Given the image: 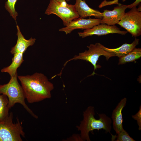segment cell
<instances>
[{"instance_id": "21", "label": "cell", "mask_w": 141, "mask_h": 141, "mask_svg": "<svg viewBox=\"0 0 141 141\" xmlns=\"http://www.w3.org/2000/svg\"><path fill=\"white\" fill-rule=\"evenodd\" d=\"M56 1L59 3L63 5H66L67 3L65 0H55Z\"/></svg>"}, {"instance_id": "2", "label": "cell", "mask_w": 141, "mask_h": 141, "mask_svg": "<svg viewBox=\"0 0 141 141\" xmlns=\"http://www.w3.org/2000/svg\"><path fill=\"white\" fill-rule=\"evenodd\" d=\"M94 107H88L83 112V119L77 127L80 132V136L82 141H90L89 134L91 131L96 130L102 129L106 133H110L112 121L110 118L104 113L98 114V119H96Z\"/></svg>"}, {"instance_id": "8", "label": "cell", "mask_w": 141, "mask_h": 141, "mask_svg": "<svg viewBox=\"0 0 141 141\" xmlns=\"http://www.w3.org/2000/svg\"><path fill=\"white\" fill-rule=\"evenodd\" d=\"M127 32L120 30V29L114 25H109L101 24L89 29L85 30L83 32H78L79 37L83 38L93 35L101 36L110 33H118L124 35Z\"/></svg>"}, {"instance_id": "20", "label": "cell", "mask_w": 141, "mask_h": 141, "mask_svg": "<svg viewBox=\"0 0 141 141\" xmlns=\"http://www.w3.org/2000/svg\"><path fill=\"white\" fill-rule=\"evenodd\" d=\"M132 118L137 121V124L139 126L138 130H141V105L139 107L138 111L135 115L132 116Z\"/></svg>"}, {"instance_id": "4", "label": "cell", "mask_w": 141, "mask_h": 141, "mask_svg": "<svg viewBox=\"0 0 141 141\" xmlns=\"http://www.w3.org/2000/svg\"><path fill=\"white\" fill-rule=\"evenodd\" d=\"M104 46L101 43H96L95 44H90L89 46H87V47L89 48L88 50H86L83 52L80 53L78 55L74 56L73 58L67 61L64 64V67L62 70L69 61L73 60H80L90 62L94 67V69L93 73L88 77L96 74L95 73V70H96L97 68H99L101 67L100 65L97 64V61L100 56L102 55L104 56L107 60L111 57L116 56L114 53L104 50L103 48Z\"/></svg>"}, {"instance_id": "13", "label": "cell", "mask_w": 141, "mask_h": 141, "mask_svg": "<svg viewBox=\"0 0 141 141\" xmlns=\"http://www.w3.org/2000/svg\"><path fill=\"white\" fill-rule=\"evenodd\" d=\"M74 5L80 17L84 18L93 16L97 18L102 19V13L89 7L85 0H76Z\"/></svg>"}, {"instance_id": "5", "label": "cell", "mask_w": 141, "mask_h": 141, "mask_svg": "<svg viewBox=\"0 0 141 141\" xmlns=\"http://www.w3.org/2000/svg\"><path fill=\"white\" fill-rule=\"evenodd\" d=\"M12 112L3 120L0 121V141H22L21 136L25 137L22 122L17 117V122H13Z\"/></svg>"}, {"instance_id": "1", "label": "cell", "mask_w": 141, "mask_h": 141, "mask_svg": "<svg viewBox=\"0 0 141 141\" xmlns=\"http://www.w3.org/2000/svg\"><path fill=\"white\" fill-rule=\"evenodd\" d=\"M17 78L28 103L39 102L51 97L54 85L44 74L36 72L31 75H17Z\"/></svg>"}, {"instance_id": "10", "label": "cell", "mask_w": 141, "mask_h": 141, "mask_svg": "<svg viewBox=\"0 0 141 141\" xmlns=\"http://www.w3.org/2000/svg\"><path fill=\"white\" fill-rule=\"evenodd\" d=\"M127 8V5L119 4L112 10H104L102 13V24L109 25L117 24L125 14Z\"/></svg>"}, {"instance_id": "14", "label": "cell", "mask_w": 141, "mask_h": 141, "mask_svg": "<svg viewBox=\"0 0 141 141\" xmlns=\"http://www.w3.org/2000/svg\"><path fill=\"white\" fill-rule=\"evenodd\" d=\"M23 54L19 53L13 54L12 62L9 66L4 67L1 70L2 73L9 74L11 77L14 76L17 74V70L24 61L23 58Z\"/></svg>"}, {"instance_id": "11", "label": "cell", "mask_w": 141, "mask_h": 141, "mask_svg": "<svg viewBox=\"0 0 141 141\" xmlns=\"http://www.w3.org/2000/svg\"><path fill=\"white\" fill-rule=\"evenodd\" d=\"M127 101L126 98L122 99L112 112L111 118L113 128L117 134L124 130L122 125V110L126 105Z\"/></svg>"}, {"instance_id": "15", "label": "cell", "mask_w": 141, "mask_h": 141, "mask_svg": "<svg viewBox=\"0 0 141 141\" xmlns=\"http://www.w3.org/2000/svg\"><path fill=\"white\" fill-rule=\"evenodd\" d=\"M139 39L136 38L131 44L125 43L120 47L114 49H110L103 47L104 50L108 52L114 53L119 57L124 56L132 51L138 44Z\"/></svg>"}, {"instance_id": "12", "label": "cell", "mask_w": 141, "mask_h": 141, "mask_svg": "<svg viewBox=\"0 0 141 141\" xmlns=\"http://www.w3.org/2000/svg\"><path fill=\"white\" fill-rule=\"evenodd\" d=\"M16 27L17 37V42L10 51L11 54L13 55L19 53L24 54L28 47L34 45L36 40L35 38L32 37L28 40L26 39L22 34L18 25H17Z\"/></svg>"}, {"instance_id": "6", "label": "cell", "mask_w": 141, "mask_h": 141, "mask_svg": "<svg viewBox=\"0 0 141 141\" xmlns=\"http://www.w3.org/2000/svg\"><path fill=\"white\" fill-rule=\"evenodd\" d=\"M45 13L56 15L62 20L65 26L73 20L80 17L74 5L67 4L63 5L55 0H50Z\"/></svg>"}, {"instance_id": "7", "label": "cell", "mask_w": 141, "mask_h": 141, "mask_svg": "<svg viewBox=\"0 0 141 141\" xmlns=\"http://www.w3.org/2000/svg\"><path fill=\"white\" fill-rule=\"evenodd\" d=\"M132 36L136 37L141 34V5L138 8L134 7L125 13L117 23Z\"/></svg>"}, {"instance_id": "16", "label": "cell", "mask_w": 141, "mask_h": 141, "mask_svg": "<svg viewBox=\"0 0 141 141\" xmlns=\"http://www.w3.org/2000/svg\"><path fill=\"white\" fill-rule=\"evenodd\" d=\"M141 56V49L135 48L128 54L119 57L118 64L133 62L140 58Z\"/></svg>"}, {"instance_id": "18", "label": "cell", "mask_w": 141, "mask_h": 141, "mask_svg": "<svg viewBox=\"0 0 141 141\" xmlns=\"http://www.w3.org/2000/svg\"><path fill=\"white\" fill-rule=\"evenodd\" d=\"M17 0H7L5 4V8L10 15L16 20L18 13L15 9V5Z\"/></svg>"}, {"instance_id": "17", "label": "cell", "mask_w": 141, "mask_h": 141, "mask_svg": "<svg viewBox=\"0 0 141 141\" xmlns=\"http://www.w3.org/2000/svg\"><path fill=\"white\" fill-rule=\"evenodd\" d=\"M8 103L7 96L4 94H0V121L3 120L9 115Z\"/></svg>"}, {"instance_id": "22", "label": "cell", "mask_w": 141, "mask_h": 141, "mask_svg": "<svg viewBox=\"0 0 141 141\" xmlns=\"http://www.w3.org/2000/svg\"><path fill=\"white\" fill-rule=\"evenodd\" d=\"M67 1H70V0H66Z\"/></svg>"}, {"instance_id": "9", "label": "cell", "mask_w": 141, "mask_h": 141, "mask_svg": "<svg viewBox=\"0 0 141 141\" xmlns=\"http://www.w3.org/2000/svg\"><path fill=\"white\" fill-rule=\"evenodd\" d=\"M102 24L100 18L85 19L79 17L71 21L66 26L59 29V31L65 32L66 34H69L74 30L87 29Z\"/></svg>"}, {"instance_id": "3", "label": "cell", "mask_w": 141, "mask_h": 141, "mask_svg": "<svg viewBox=\"0 0 141 141\" xmlns=\"http://www.w3.org/2000/svg\"><path fill=\"white\" fill-rule=\"evenodd\" d=\"M17 74L10 77V79L7 84L0 85V94L6 95L8 98V108L9 109L16 103L22 105L25 110L32 116L36 119L38 118L25 103L26 99L23 89L17 80Z\"/></svg>"}, {"instance_id": "23", "label": "cell", "mask_w": 141, "mask_h": 141, "mask_svg": "<svg viewBox=\"0 0 141 141\" xmlns=\"http://www.w3.org/2000/svg\"><path fill=\"white\" fill-rule=\"evenodd\" d=\"M0 79H1V78H0Z\"/></svg>"}, {"instance_id": "19", "label": "cell", "mask_w": 141, "mask_h": 141, "mask_svg": "<svg viewBox=\"0 0 141 141\" xmlns=\"http://www.w3.org/2000/svg\"><path fill=\"white\" fill-rule=\"evenodd\" d=\"M117 136L113 135L111 134V139L113 141L114 138H116V141H135L129 135L128 133L124 130L117 134Z\"/></svg>"}]
</instances>
